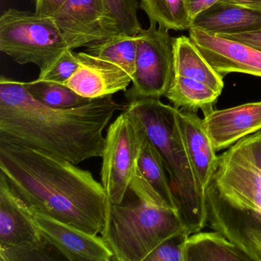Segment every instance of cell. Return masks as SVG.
I'll use <instances>...</instances> for the list:
<instances>
[{"label":"cell","instance_id":"cell-12","mask_svg":"<svg viewBox=\"0 0 261 261\" xmlns=\"http://www.w3.org/2000/svg\"><path fill=\"white\" fill-rule=\"evenodd\" d=\"M25 204L43 238L65 259L70 261L112 260V252L98 234L87 233Z\"/></svg>","mask_w":261,"mask_h":261},{"label":"cell","instance_id":"cell-20","mask_svg":"<svg viewBox=\"0 0 261 261\" xmlns=\"http://www.w3.org/2000/svg\"><path fill=\"white\" fill-rule=\"evenodd\" d=\"M186 261H251L220 232L198 231L189 235Z\"/></svg>","mask_w":261,"mask_h":261},{"label":"cell","instance_id":"cell-17","mask_svg":"<svg viewBox=\"0 0 261 261\" xmlns=\"http://www.w3.org/2000/svg\"><path fill=\"white\" fill-rule=\"evenodd\" d=\"M166 171L160 152L149 137H146L129 191L139 199L178 212L176 198Z\"/></svg>","mask_w":261,"mask_h":261},{"label":"cell","instance_id":"cell-19","mask_svg":"<svg viewBox=\"0 0 261 261\" xmlns=\"http://www.w3.org/2000/svg\"><path fill=\"white\" fill-rule=\"evenodd\" d=\"M174 75L201 82L219 94L224 86L223 76L209 65L190 38L185 36L174 41Z\"/></svg>","mask_w":261,"mask_h":261},{"label":"cell","instance_id":"cell-24","mask_svg":"<svg viewBox=\"0 0 261 261\" xmlns=\"http://www.w3.org/2000/svg\"><path fill=\"white\" fill-rule=\"evenodd\" d=\"M28 92L41 103L56 108H70L88 103L94 99L86 98L62 84L36 80L24 82Z\"/></svg>","mask_w":261,"mask_h":261},{"label":"cell","instance_id":"cell-21","mask_svg":"<svg viewBox=\"0 0 261 261\" xmlns=\"http://www.w3.org/2000/svg\"><path fill=\"white\" fill-rule=\"evenodd\" d=\"M220 95L201 82L174 75L165 97L176 109L196 114L201 110L204 115L213 110L214 105Z\"/></svg>","mask_w":261,"mask_h":261},{"label":"cell","instance_id":"cell-23","mask_svg":"<svg viewBox=\"0 0 261 261\" xmlns=\"http://www.w3.org/2000/svg\"><path fill=\"white\" fill-rule=\"evenodd\" d=\"M140 8L147 15L149 22L169 31L192 27L185 0H140Z\"/></svg>","mask_w":261,"mask_h":261},{"label":"cell","instance_id":"cell-6","mask_svg":"<svg viewBox=\"0 0 261 261\" xmlns=\"http://www.w3.org/2000/svg\"><path fill=\"white\" fill-rule=\"evenodd\" d=\"M211 185L232 207L261 213V130L241 139L218 156Z\"/></svg>","mask_w":261,"mask_h":261},{"label":"cell","instance_id":"cell-2","mask_svg":"<svg viewBox=\"0 0 261 261\" xmlns=\"http://www.w3.org/2000/svg\"><path fill=\"white\" fill-rule=\"evenodd\" d=\"M0 175L28 205L87 233H101L109 198L89 171L29 146L0 142Z\"/></svg>","mask_w":261,"mask_h":261},{"label":"cell","instance_id":"cell-13","mask_svg":"<svg viewBox=\"0 0 261 261\" xmlns=\"http://www.w3.org/2000/svg\"><path fill=\"white\" fill-rule=\"evenodd\" d=\"M189 38L221 75L240 72L261 77V53L244 43L191 27Z\"/></svg>","mask_w":261,"mask_h":261},{"label":"cell","instance_id":"cell-1","mask_svg":"<svg viewBox=\"0 0 261 261\" xmlns=\"http://www.w3.org/2000/svg\"><path fill=\"white\" fill-rule=\"evenodd\" d=\"M126 107L111 95L73 108H53L34 98L24 82L2 75L0 142L29 146L77 165L103 156V130Z\"/></svg>","mask_w":261,"mask_h":261},{"label":"cell","instance_id":"cell-5","mask_svg":"<svg viewBox=\"0 0 261 261\" xmlns=\"http://www.w3.org/2000/svg\"><path fill=\"white\" fill-rule=\"evenodd\" d=\"M68 48L53 17L13 8L0 16V51L19 65L34 64L42 72Z\"/></svg>","mask_w":261,"mask_h":261},{"label":"cell","instance_id":"cell-22","mask_svg":"<svg viewBox=\"0 0 261 261\" xmlns=\"http://www.w3.org/2000/svg\"><path fill=\"white\" fill-rule=\"evenodd\" d=\"M137 36L120 34L92 42L86 47L88 54L113 62L134 77L137 59Z\"/></svg>","mask_w":261,"mask_h":261},{"label":"cell","instance_id":"cell-28","mask_svg":"<svg viewBox=\"0 0 261 261\" xmlns=\"http://www.w3.org/2000/svg\"><path fill=\"white\" fill-rule=\"evenodd\" d=\"M218 36L245 44L261 53V29L238 34L218 35Z\"/></svg>","mask_w":261,"mask_h":261},{"label":"cell","instance_id":"cell-11","mask_svg":"<svg viewBox=\"0 0 261 261\" xmlns=\"http://www.w3.org/2000/svg\"><path fill=\"white\" fill-rule=\"evenodd\" d=\"M206 219L242 250L251 261H261V213L232 207L221 199L212 185L205 192Z\"/></svg>","mask_w":261,"mask_h":261},{"label":"cell","instance_id":"cell-14","mask_svg":"<svg viewBox=\"0 0 261 261\" xmlns=\"http://www.w3.org/2000/svg\"><path fill=\"white\" fill-rule=\"evenodd\" d=\"M77 71L64 85L82 97L102 98L126 91L133 77L117 64L103 60L86 51L76 53Z\"/></svg>","mask_w":261,"mask_h":261},{"label":"cell","instance_id":"cell-18","mask_svg":"<svg viewBox=\"0 0 261 261\" xmlns=\"http://www.w3.org/2000/svg\"><path fill=\"white\" fill-rule=\"evenodd\" d=\"M192 27L209 34H238L261 29V9L219 1L198 15Z\"/></svg>","mask_w":261,"mask_h":261},{"label":"cell","instance_id":"cell-25","mask_svg":"<svg viewBox=\"0 0 261 261\" xmlns=\"http://www.w3.org/2000/svg\"><path fill=\"white\" fill-rule=\"evenodd\" d=\"M122 34L137 36L143 28L137 17L140 0H105Z\"/></svg>","mask_w":261,"mask_h":261},{"label":"cell","instance_id":"cell-10","mask_svg":"<svg viewBox=\"0 0 261 261\" xmlns=\"http://www.w3.org/2000/svg\"><path fill=\"white\" fill-rule=\"evenodd\" d=\"M53 18L73 50L122 34L105 0H67Z\"/></svg>","mask_w":261,"mask_h":261},{"label":"cell","instance_id":"cell-4","mask_svg":"<svg viewBox=\"0 0 261 261\" xmlns=\"http://www.w3.org/2000/svg\"><path fill=\"white\" fill-rule=\"evenodd\" d=\"M185 230L190 232L178 211L135 197L120 204L109 201L100 237L112 260L145 261L162 243Z\"/></svg>","mask_w":261,"mask_h":261},{"label":"cell","instance_id":"cell-9","mask_svg":"<svg viewBox=\"0 0 261 261\" xmlns=\"http://www.w3.org/2000/svg\"><path fill=\"white\" fill-rule=\"evenodd\" d=\"M48 245L25 203L0 175V261L50 259Z\"/></svg>","mask_w":261,"mask_h":261},{"label":"cell","instance_id":"cell-8","mask_svg":"<svg viewBox=\"0 0 261 261\" xmlns=\"http://www.w3.org/2000/svg\"><path fill=\"white\" fill-rule=\"evenodd\" d=\"M137 35V59L132 86L125 91L128 103L166 95L174 76V41L169 30L149 22Z\"/></svg>","mask_w":261,"mask_h":261},{"label":"cell","instance_id":"cell-27","mask_svg":"<svg viewBox=\"0 0 261 261\" xmlns=\"http://www.w3.org/2000/svg\"><path fill=\"white\" fill-rule=\"evenodd\" d=\"M189 230L171 237L156 247L145 261H186V244Z\"/></svg>","mask_w":261,"mask_h":261},{"label":"cell","instance_id":"cell-16","mask_svg":"<svg viewBox=\"0 0 261 261\" xmlns=\"http://www.w3.org/2000/svg\"><path fill=\"white\" fill-rule=\"evenodd\" d=\"M175 116L198 190L205 197L218 168L217 152L196 113L176 109Z\"/></svg>","mask_w":261,"mask_h":261},{"label":"cell","instance_id":"cell-3","mask_svg":"<svg viewBox=\"0 0 261 261\" xmlns=\"http://www.w3.org/2000/svg\"><path fill=\"white\" fill-rule=\"evenodd\" d=\"M140 117L147 137L157 148L169 174L178 212L191 233L206 224L205 197L200 193L175 121L176 108L159 98H143L128 103Z\"/></svg>","mask_w":261,"mask_h":261},{"label":"cell","instance_id":"cell-26","mask_svg":"<svg viewBox=\"0 0 261 261\" xmlns=\"http://www.w3.org/2000/svg\"><path fill=\"white\" fill-rule=\"evenodd\" d=\"M79 61L74 50L64 51L51 65L39 74L38 79L56 83L64 84L77 71Z\"/></svg>","mask_w":261,"mask_h":261},{"label":"cell","instance_id":"cell-15","mask_svg":"<svg viewBox=\"0 0 261 261\" xmlns=\"http://www.w3.org/2000/svg\"><path fill=\"white\" fill-rule=\"evenodd\" d=\"M202 125L216 152L227 149L261 130V101L213 109L204 114Z\"/></svg>","mask_w":261,"mask_h":261},{"label":"cell","instance_id":"cell-31","mask_svg":"<svg viewBox=\"0 0 261 261\" xmlns=\"http://www.w3.org/2000/svg\"><path fill=\"white\" fill-rule=\"evenodd\" d=\"M235 5L242 6L248 8L261 9V0H222Z\"/></svg>","mask_w":261,"mask_h":261},{"label":"cell","instance_id":"cell-30","mask_svg":"<svg viewBox=\"0 0 261 261\" xmlns=\"http://www.w3.org/2000/svg\"><path fill=\"white\" fill-rule=\"evenodd\" d=\"M221 0H185L186 9L189 13L191 22H193L195 18L204 10H207Z\"/></svg>","mask_w":261,"mask_h":261},{"label":"cell","instance_id":"cell-7","mask_svg":"<svg viewBox=\"0 0 261 261\" xmlns=\"http://www.w3.org/2000/svg\"><path fill=\"white\" fill-rule=\"evenodd\" d=\"M146 137L141 120L128 105L108 127L100 180L112 204L126 198Z\"/></svg>","mask_w":261,"mask_h":261},{"label":"cell","instance_id":"cell-29","mask_svg":"<svg viewBox=\"0 0 261 261\" xmlns=\"http://www.w3.org/2000/svg\"><path fill=\"white\" fill-rule=\"evenodd\" d=\"M66 2L67 0H35V13L39 16L53 17Z\"/></svg>","mask_w":261,"mask_h":261}]
</instances>
